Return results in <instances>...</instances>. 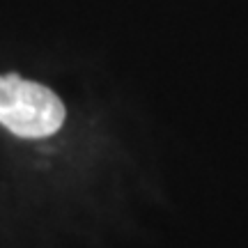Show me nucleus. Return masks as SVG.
<instances>
[{
    "label": "nucleus",
    "instance_id": "f257e3e1",
    "mask_svg": "<svg viewBox=\"0 0 248 248\" xmlns=\"http://www.w3.org/2000/svg\"><path fill=\"white\" fill-rule=\"evenodd\" d=\"M64 122V104L53 90L18 76H0V124L18 138L53 136Z\"/></svg>",
    "mask_w": 248,
    "mask_h": 248
}]
</instances>
